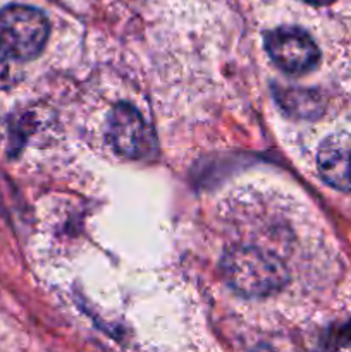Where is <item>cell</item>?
Masks as SVG:
<instances>
[{"label":"cell","instance_id":"8992f818","mask_svg":"<svg viewBox=\"0 0 351 352\" xmlns=\"http://www.w3.org/2000/svg\"><path fill=\"white\" fill-rule=\"evenodd\" d=\"M10 58L6 52L0 48V88L6 85H9V79H10Z\"/></svg>","mask_w":351,"mask_h":352},{"label":"cell","instance_id":"6da1fadb","mask_svg":"<svg viewBox=\"0 0 351 352\" xmlns=\"http://www.w3.org/2000/svg\"><path fill=\"white\" fill-rule=\"evenodd\" d=\"M222 274L227 284L246 298H265L284 287L288 272L282 261L260 248H234L224 256Z\"/></svg>","mask_w":351,"mask_h":352},{"label":"cell","instance_id":"3957f363","mask_svg":"<svg viewBox=\"0 0 351 352\" xmlns=\"http://www.w3.org/2000/svg\"><path fill=\"white\" fill-rule=\"evenodd\" d=\"M265 48L279 69L288 74H306L320 60V50L305 30L296 26H281L265 36Z\"/></svg>","mask_w":351,"mask_h":352},{"label":"cell","instance_id":"52a82bcc","mask_svg":"<svg viewBox=\"0 0 351 352\" xmlns=\"http://www.w3.org/2000/svg\"><path fill=\"white\" fill-rule=\"evenodd\" d=\"M334 347H337V349H351V323L341 330Z\"/></svg>","mask_w":351,"mask_h":352},{"label":"cell","instance_id":"5b68a950","mask_svg":"<svg viewBox=\"0 0 351 352\" xmlns=\"http://www.w3.org/2000/svg\"><path fill=\"white\" fill-rule=\"evenodd\" d=\"M317 168L323 181L339 191H351V134H332L322 141Z\"/></svg>","mask_w":351,"mask_h":352},{"label":"cell","instance_id":"277c9868","mask_svg":"<svg viewBox=\"0 0 351 352\" xmlns=\"http://www.w3.org/2000/svg\"><path fill=\"white\" fill-rule=\"evenodd\" d=\"M109 138L114 150L126 158L145 157L151 144L147 120L127 103L114 109L109 120Z\"/></svg>","mask_w":351,"mask_h":352},{"label":"cell","instance_id":"7a4b0ae2","mask_svg":"<svg viewBox=\"0 0 351 352\" xmlns=\"http://www.w3.org/2000/svg\"><path fill=\"white\" fill-rule=\"evenodd\" d=\"M50 24L41 10L30 6H7L0 10V48L14 60H31L47 45Z\"/></svg>","mask_w":351,"mask_h":352},{"label":"cell","instance_id":"ba28073f","mask_svg":"<svg viewBox=\"0 0 351 352\" xmlns=\"http://www.w3.org/2000/svg\"><path fill=\"white\" fill-rule=\"evenodd\" d=\"M305 2L312 3V6H329V3H332L334 0H305Z\"/></svg>","mask_w":351,"mask_h":352}]
</instances>
